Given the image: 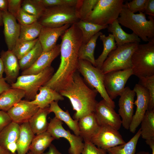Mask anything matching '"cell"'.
Returning a JSON list of instances; mask_svg holds the SVG:
<instances>
[{
  "mask_svg": "<svg viewBox=\"0 0 154 154\" xmlns=\"http://www.w3.org/2000/svg\"><path fill=\"white\" fill-rule=\"evenodd\" d=\"M54 71V68L51 66L37 74L21 75L11 85V88L23 90L26 100L32 101L35 99L39 88L50 79Z\"/></svg>",
  "mask_w": 154,
  "mask_h": 154,
  "instance_id": "obj_8",
  "label": "cell"
},
{
  "mask_svg": "<svg viewBox=\"0 0 154 154\" xmlns=\"http://www.w3.org/2000/svg\"><path fill=\"white\" fill-rule=\"evenodd\" d=\"M123 0H98L89 16L84 21L102 26L117 19L123 7Z\"/></svg>",
  "mask_w": 154,
  "mask_h": 154,
  "instance_id": "obj_5",
  "label": "cell"
},
{
  "mask_svg": "<svg viewBox=\"0 0 154 154\" xmlns=\"http://www.w3.org/2000/svg\"><path fill=\"white\" fill-rule=\"evenodd\" d=\"M148 90L149 100L147 110H154V75L139 78L138 83Z\"/></svg>",
  "mask_w": 154,
  "mask_h": 154,
  "instance_id": "obj_40",
  "label": "cell"
},
{
  "mask_svg": "<svg viewBox=\"0 0 154 154\" xmlns=\"http://www.w3.org/2000/svg\"><path fill=\"white\" fill-rule=\"evenodd\" d=\"M144 13L149 16L154 17V0H148Z\"/></svg>",
  "mask_w": 154,
  "mask_h": 154,
  "instance_id": "obj_47",
  "label": "cell"
},
{
  "mask_svg": "<svg viewBox=\"0 0 154 154\" xmlns=\"http://www.w3.org/2000/svg\"><path fill=\"white\" fill-rule=\"evenodd\" d=\"M136 154H150V153L149 152H148L141 151L138 152Z\"/></svg>",
  "mask_w": 154,
  "mask_h": 154,
  "instance_id": "obj_55",
  "label": "cell"
},
{
  "mask_svg": "<svg viewBox=\"0 0 154 154\" xmlns=\"http://www.w3.org/2000/svg\"><path fill=\"white\" fill-rule=\"evenodd\" d=\"M136 94L129 87L125 88L120 95L118 101V114L121 118L124 128L129 129L133 115L134 97Z\"/></svg>",
  "mask_w": 154,
  "mask_h": 154,
  "instance_id": "obj_15",
  "label": "cell"
},
{
  "mask_svg": "<svg viewBox=\"0 0 154 154\" xmlns=\"http://www.w3.org/2000/svg\"><path fill=\"white\" fill-rule=\"evenodd\" d=\"M77 71L83 76L87 85L97 91L103 99L114 108L115 102L110 98L105 88L104 74L101 69L94 66L88 61L78 60Z\"/></svg>",
  "mask_w": 154,
  "mask_h": 154,
  "instance_id": "obj_9",
  "label": "cell"
},
{
  "mask_svg": "<svg viewBox=\"0 0 154 154\" xmlns=\"http://www.w3.org/2000/svg\"><path fill=\"white\" fill-rule=\"evenodd\" d=\"M148 0H133L126 2L123 6L131 12L135 13L137 12L144 13Z\"/></svg>",
  "mask_w": 154,
  "mask_h": 154,
  "instance_id": "obj_42",
  "label": "cell"
},
{
  "mask_svg": "<svg viewBox=\"0 0 154 154\" xmlns=\"http://www.w3.org/2000/svg\"><path fill=\"white\" fill-rule=\"evenodd\" d=\"M132 75L131 69L112 71L104 74V86L111 100L120 96L127 80Z\"/></svg>",
  "mask_w": 154,
  "mask_h": 154,
  "instance_id": "obj_11",
  "label": "cell"
},
{
  "mask_svg": "<svg viewBox=\"0 0 154 154\" xmlns=\"http://www.w3.org/2000/svg\"><path fill=\"white\" fill-rule=\"evenodd\" d=\"M100 39L102 41L103 49L101 54L95 59L96 67L101 69L102 65L109 54L117 47L114 38L111 33L106 36L104 34L100 36Z\"/></svg>",
  "mask_w": 154,
  "mask_h": 154,
  "instance_id": "obj_32",
  "label": "cell"
},
{
  "mask_svg": "<svg viewBox=\"0 0 154 154\" xmlns=\"http://www.w3.org/2000/svg\"><path fill=\"white\" fill-rule=\"evenodd\" d=\"M58 102L53 101L50 104L48 109L49 113H54L56 118L63 121L75 135H79L78 121L72 118L68 110L66 111L63 110L58 105Z\"/></svg>",
  "mask_w": 154,
  "mask_h": 154,
  "instance_id": "obj_27",
  "label": "cell"
},
{
  "mask_svg": "<svg viewBox=\"0 0 154 154\" xmlns=\"http://www.w3.org/2000/svg\"><path fill=\"white\" fill-rule=\"evenodd\" d=\"M42 27V26L38 21L28 25H20L19 39L22 41H29L37 38Z\"/></svg>",
  "mask_w": 154,
  "mask_h": 154,
  "instance_id": "obj_36",
  "label": "cell"
},
{
  "mask_svg": "<svg viewBox=\"0 0 154 154\" xmlns=\"http://www.w3.org/2000/svg\"><path fill=\"white\" fill-rule=\"evenodd\" d=\"M78 124L79 135L84 141H90L98 132L101 126L98 122L94 112L79 119Z\"/></svg>",
  "mask_w": 154,
  "mask_h": 154,
  "instance_id": "obj_22",
  "label": "cell"
},
{
  "mask_svg": "<svg viewBox=\"0 0 154 154\" xmlns=\"http://www.w3.org/2000/svg\"><path fill=\"white\" fill-rule=\"evenodd\" d=\"M79 20L75 7L57 6L45 8L38 21L42 26L58 27Z\"/></svg>",
  "mask_w": 154,
  "mask_h": 154,
  "instance_id": "obj_7",
  "label": "cell"
},
{
  "mask_svg": "<svg viewBox=\"0 0 154 154\" xmlns=\"http://www.w3.org/2000/svg\"><path fill=\"white\" fill-rule=\"evenodd\" d=\"M148 17L149 20L146 19L144 13L135 14L123 5L117 20L119 24L131 30L143 41L148 42L154 38V17Z\"/></svg>",
  "mask_w": 154,
  "mask_h": 154,
  "instance_id": "obj_3",
  "label": "cell"
},
{
  "mask_svg": "<svg viewBox=\"0 0 154 154\" xmlns=\"http://www.w3.org/2000/svg\"><path fill=\"white\" fill-rule=\"evenodd\" d=\"M3 34L8 50H12L19 39L20 25L16 18L8 12L3 13Z\"/></svg>",
  "mask_w": 154,
  "mask_h": 154,
  "instance_id": "obj_18",
  "label": "cell"
},
{
  "mask_svg": "<svg viewBox=\"0 0 154 154\" xmlns=\"http://www.w3.org/2000/svg\"><path fill=\"white\" fill-rule=\"evenodd\" d=\"M140 124L142 138L145 140L154 139V110L147 111Z\"/></svg>",
  "mask_w": 154,
  "mask_h": 154,
  "instance_id": "obj_34",
  "label": "cell"
},
{
  "mask_svg": "<svg viewBox=\"0 0 154 154\" xmlns=\"http://www.w3.org/2000/svg\"><path fill=\"white\" fill-rule=\"evenodd\" d=\"M102 34V32L100 31L93 36L87 43L81 44L78 52V60H87L96 67L94 50L97 40Z\"/></svg>",
  "mask_w": 154,
  "mask_h": 154,
  "instance_id": "obj_30",
  "label": "cell"
},
{
  "mask_svg": "<svg viewBox=\"0 0 154 154\" xmlns=\"http://www.w3.org/2000/svg\"><path fill=\"white\" fill-rule=\"evenodd\" d=\"M38 40V38L29 41L18 39L11 51L17 59L19 60L32 49Z\"/></svg>",
  "mask_w": 154,
  "mask_h": 154,
  "instance_id": "obj_39",
  "label": "cell"
},
{
  "mask_svg": "<svg viewBox=\"0 0 154 154\" xmlns=\"http://www.w3.org/2000/svg\"><path fill=\"white\" fill-rule=\"evenodd\" d=\"M0 54L3 64L5 80L11 85L19 77L20 69L18 59L11 50H2Z\"/></svg>",
  "mask_w": 154,
  "mask_h": 154,
  "instance_id": "obj_20",
  "label": "cell"
},
{
  "mask_svg": "<svg viewBox=\"0 0 154 154\" xmlns=\"http://www.w3.org/2000/svg\"><path fill=\"white\" fill-rule=\"evenodd\" d=\"M10 153L0 146V154H9Z\"/></svg>",
  "mask_w": 154,
  "mask_h": 154,
  "instance_id": "obj_53",
  "label": "cell"
},
{
  "mask_svg": "<svg viewBox=\"0 0 154 154\" xmlns=\"http://www.w3.org/2000/svg\"><path fill=\"white\" fill-rule=\"evenodd\" d=\"M90 141L98 147L106 150L126 143L118 130L108 125L101 126Z\"/></svg>",
  "mask_w": 154,
  "mask_h": 154,
  "instance_id": "obj_12",
  "label": "cell"
},
{
  "mask_svg": "<svg viewBox=\"0 0 154 154\" xmlns=\"http://www.w3.org/2000/svg\"><path fill=\"white\" fill-rule=\"evenodd\" d=\"M16 18L20 25H26L31 24L38 21L36 16L29 14L21 8L18 13Z\"/></svg>",
  "mask_w": 154,
  "mask_h": 154,
  "instance_id": "obj_43",
  "label": "cell"
},
{
  "mask_svg": "<svg viewBox=\"0 0 154 154\" xmlns=\"http://www.w3.org/2000/svg\"><path fill=\"white\" fill-rule=\"evenodd\" d=\"M61 37L60 64L56 72L43 85L59 93L71 83L77 71L78 52L82 42V33L75 23L72 25Z\"/></svg>",
  "mask_w": 154,
  "mask_h": 154,
  "instance_id": "obj_1",
  "label": "cell"
},
{
  "mask_svg": "<svg viewBox=\"0 0 154 154\" xmlns=\"http://www.w3.org/2000/svg\"><path fill=\"white\" fill-rule=\"evenodd\" d=\"M140 136L139 129L128 142L108 149L107 153L109 154H135L137 142Z\"/></svg>",
  "mask_w": 154,
  "mask_h": 154,
  "instance_id": "obj_33",
  "label": "cell"
},
{
  "mask_svg": "<svg viewBox=\"0 0 154 154\" xmlns=\"http://www.w3.org/2000/svg\"><path fill=\"white\" fill-rule=\"evenodd\" d=\"M34 100L30 101L31 104L37 105L39 108H44L49 106L53 101L63 100L64 99L59 93L46 86H43L39 89Z\"/></svg>",
  "mask_w": 154,
  "mask_h": 154,
  "instance_id": "obj_23",
  "label": "cell"
},
{
  "mask_svg": "<svg viewBox=\"0 0 154 154\" xmlns=\"http://www.w3.org/2000/svg\"><path fill=\"white\" fill-rule=\"evenodd\" d=\"M27 100H21L15 104L7 112L12 121L21 124L28 122L37 112L39 108L31 104Z\"/></svg>",
  "mask_w": 154,
  "mask_h": 154,
  "instance_id": "obj_16",
  "label": "cell"
},
{
  "mask_svg": "<svg viewBox=\"0 0 154 154\" xmlns=\"http://www.w3.org/2000/svg\"><path fill=\"white\" fill-rule=\"evenodd\" d=\"M27 154H32L30 151H29V152H27Z\"/></svg>",
  "mask_w": 154,
  "mask_h": 154,
  "instance_id": "obj_57",
  "label": "cell"
},
{
  "mask_svg": "<svg viewBox=\"0 0 154 154\" xmlns=\"http://www.w3.org/2000/svg\"><path fill=\"white\" fill-rule=\"evenodd\" d=\"M98 92L91 88L77 71L71 83L59 93L69 100L75 111L74 119L78 121L82 117L94 112L98 103L96 98Z\"/></svg>",
  "mask_w": 154,
  "mask_h": 154,
  "instance_id": "obj_2",
  "label": "cell"
},
{
  "mask_svg": "<svg viewBox=\"0 0 154 154\" xmlns=\"http://www.w3.org/2000/svg\"><path fill=\"white\" fill-rule=\"evenodd\" d=\"M75 24L82 33V44L87 43L95 35L101 30L107 28L108 26L100 25L82 20H79Z\"/></svg>",
  "mask_w": 154,
  "mask_h": 154,
  "instance_id": "obj_31",
  "label": "cell"
},
{
  "mask_svg": "<svg viewBox=\"0 0 154 154\" xmlns=\"http://www.w3.org/2000/svg\"><path fill=\"white\" fill-rule=\"evenodd\" d=\"M21 8L27 13L36 16L38 19L45 9L39 0H23Z\"/></svg>",
  "mask_w": 154,
  "mask_h": 154,
  "instance_id": "obj_38",
  "label": "cell"
},
{
  "mask_svg": "<svg viewBox=\"0 0 154 154\" xmlns=\"http://www.w3.org/2000/svg\"><path fill=\"white\" fill-rule=\"evenodd\" d=\"M139 44L131 43L117 46L103 62L100 69L103 73L131 69V56Z\"/></svg>",
  "mask_w": 154,
  "mask_h": 154,
  "instance_id": "obj_6",
  "label": "cell"
},
{
  "mask_svg": "<svg viewBox=\"0 0 154 154\" xmlns=\"http://www.w3.org/2000/svg\"><path fill=\"white\" fill-rule=\"evenodd\" d=\"M23 0H8V12L15 18L21 9Z\"/></svg>",
  "mask_w": 154,
  "mask_h": 154,
  "instance_id": "obj_45",
  "label": "cell"
},
{
  "mask_svg": "<svg viewBox=\"0 0 154 154\" xmlns=\"http://www.w3.org/2000/svg\"><path fill=\"white\" fill-rule=\"evenodd\" d=\"M49 149L48 151L42 154H63L60 152L56 148L55 146L51 144L49 147Z\"/></svg>",
  "mask_w": 154,
  "mask_h": 154,
  "instance_id": "obj_49",
  "label": "cell"
},
{
  "mask_svg": "<svg viewBox=\"0 0 154 154\" xmlns=\"http://www.w3.org/2000/svg\"><path fill=\"white\" fill-rule=\"evenodd\" d=\"M43 52L38 40L32 49L19 60L20 69L23 71L30 67L36 61Z\"/></svg>",
  "mask_w": 154,
  "mask_h": 154,
  "instance_id": "obj_35",
  "label": "cell"
},
{
  "mask_svg": "<svg viewBox=\"0 0 154 154\" xmlns=\"http://www.w3.org/2000/svg\"><path fill=\"white\" fill-rule=\"evenodd\" d=\"M133 75L139 78L154 75V38L139 44L131 57Z\"/></svg>",
  "mask_w": 154,
  "mask_h": 154,
  "instance_id": "obj_4",
  "label": "cell"
},
{
  "mask_svg": "<svg viewBox=\"0 0 154 154\" xmlns=\"http://www.w3.org/2000/svg\"><path fill=\"white\" fill-rule=\"evenodd\" d=\"M84 142L82 154H107L106 150L98 147L90 141Z\"/></svg>",
  "mask_w": 154,
  "mask_h": 154,
  "instance_id": "obj_44",
  "label": "cell"
},
{
  "mask_svg": "<svg viewBox=\"0 0 154 154\" xmlns=\"http://www.w3.org/2000/svg\"><path fill=\"white\" fill-rule=\"evenodd\" d=\"M98 0H78L75 7L80 20L84 21L90 15Z\"/></svg>",
  "mask_w": 154,
  "mask_h": 154,
  "instance_id": "obj_37",
  "label": "cell"
},
{
  "mask_svg": "<svg viewBox=\"0 0 154 154\" xmlns=\"http://www.w3.org/2000/svg\"><path fill=\"white\" fill-rule=\"evenodd\" d=\"M23 90L11 88L0 94V110L7 112L15 104L25 97Z\"/></svg>",
  "mask_w": 154,
  "mask_h": 154,
  "instance_id": "obj_25",
  "label": "cell"
},
{
  "mask_svg": "<svg viewBox=\"0 0 154 154\" xmlns=\"http://www.w3.org/2000/svg\"><path fill=\"white\" fill-rule=\"evenodd\" d=\"M9 154H17L16 153H10Z\"/></svg>",
  "mask_w": 154,
  "mask_h": 154,
  "instance_id": "obj_56",
  "label": "cell"
},
{
  "mask_svg": "<svg viewBox=\"0 0 154 154\" xmlns=\"http://www.w3.org/2000/svg\"><path fill=\"white\" fill-rule=\"evenodd\" d=\"M108 31L113 36L117 46L131 43H139L141 39L134 33L128 34L124 31L116 20L109 25L107 28Z\"/></svg>",
  "mask_w": 154,
  "mask_h": 154,
  "instance_id": "obj_24",
  "label": "cell"
},
{
  "mask_svg": "<svg viewBox=\"0 0 154 154\" xmlns=\"http://www.w3.org/2000/svg\"><path fill=\"white\" fill-rule=\"evenodd\" d=\"M35 136L28 122L20 125V131L17 143V154H26Z\"/></svg>",
  "mask_w": 154,
  "mask_h": 154,
  "instance_id": "obj_26",
  "label": "cell"
},
{
  "mask_svg": "<svg viewBox=\"0 0 154 154\" xmlns=\"http://www.w3.org/2000/svg\"><path fill=\"white\" fill-rule=\"evenodd\" d=\"M20 124L12 121L0 132V146L11 153L17 151Z\"/></svg>",
  "mask_w": 154,
  "mask_h": 154,
  "instance_id": "obj_19",
  "label": "cell"
},
{
  "mask_svg": "<svg viewBox=\"0 0 154 154\" xmlns=\"http://www.w3.org/2000/svg\"><path fill=\"white\" fill-rule=\"evenodd\" d=\"M133 90L137 96L136 99L134 102V104L136 106V108L129 129L131 132L134 133L140 124L147 110L149 94L147 89L139 84H137L135 85Z\"/></svg>",
  "mask_w": 154,
  "mask_h": 154,
  "instance_id": "obj_13",
  "label": "cell"
},
{
  "mask_svg": "<svg viewBox=\"0 0 154 154\" xmlns=\"http://www.w3.org/2000/svg\"><path fill=\"white\" fill-rule=\"evenodd\" d=\"M63 124L62 121L55 117L51 118L46 131L54 139L62 137L66 139L70 145L68 151L70 154H81L84 147L83 139L80 135L72 134L68 130L65 129Z\"/></svg>",
  "mask_w": 154,
  "mask_h": 154,
  "instance_id": "obj_10",
  "label": "cell"
},
{
  "mask_svg": "<svg viewBox=\"0 0 154 154\" xmlns=\"http://www.w3.org/2000/svg\"><path fill=\"white\" fill-rule=\"evenodd\" d=\"M49 106L44 108H39L29 121L30 128L35 135L46 131L48 125L47 117L50 113Z\"/></svg>",
  "mask_w": 154,
  "mask_h": 154,
  "instance_id": "obj_28",
  "label": "cell"
},
{
  "mask_svg": "<svg viewBox=\"0 0 154 154\" xmlns=\"http://www.w3.org/2000/svg\"><path fill=\"white\" fill-rule=\"evenodd\" d=\"M54 139L47 131L35 135L29 150L32 154H42Z\"/></svg>",
  "mask_w": 154,
  "mask_h": 154,
  "instance_id": "obj_29",
  "label": "cell"
},
{
  "mask_svg": "<svg viewBox=\"0 0 154 154\" xmlns=\"http://www.w3.org/2000/svg\"><path fill=\"white\" fill-rule=\"evenodd\" d=\"M12 121L7 112L0 111V132Z\"/></svg>",
  "mask_w": 154,
  "mask_h": 154,
  "instance_id": "obj_46",
  "label": "cell"
},
{
  "mask_svg": "<svg viewBox=\"0 0 154 154\" xmlns=\"http://www.w3.org/2000/svg\"><path fill=\"white\" fill-rule=\"evenodd\" d=\"M71 25L68 24L58 27L42 26L38 38L43 52H48L52 50L56 46L59 37L64 34Z\"/></svg>",
  "mask_w": 154,
  "mask_h": 154,
  "instance_id": "obj_17",
  "label": "cell"
},
{
  "mask_svg": "<svg viewBox=\"0 0 154 154\" xmlns=\"http://www.w3.org/2000/svg\"><path fill=\"white\" fill-rule=\"evenodd\" d=\"M4 72V68L2 60L0 58V79L3 77V74Z\"/></svg>",
  "mask_w": 154,
  "mask_h": 154,
  "instance_id": "obj_52",
  "label": "cell"
},
{
  "mask_svg": "<svg viewBox=\"0 0 154 154\" xmlns=\"http://www.w3.org/2000/svg\"><path fill=\"white\" fill-rule=\"evenodd\" d=\"M146 143L148 145L152 150V154H154V139H150L145 140Z\"/></svg>",
  "mask_w": 154,
  "mask_h": 154,
  "instance_id": "obj_51",
  "label": "cell"
},
{
  "mask_svg": "<svg viewBox=\"0 0 154 154\" xmlns=\"http://www.w3.org/2000/svg\"><path fill=\"white\" fill-rule=\"evenodd\" d=\"M94 113L100 126L108 125L118 130L122 125L120 116L105 100L97 103Z\"/></svg>",
  "mask_w": 154,
  "mask_h": 154,
  "instance_id": "obj_14",
  "label": "cell"
},
{
  "mask_svg": "<svg viewBox=\"0 0 154 154\" xmlns=\"http://www.w3.org/2000/svg\"><path fill=\"white\" fill-rule=\"evenodd\" d=\"M45 8L57 6L76 7L78 0H39Z\"/></svg>",
  "mask_w": 154,
  "mask_h": 154,
  "instance_id": "obj_41",
  "label": "cell"
},
{
  "mask_svg": "<svg viewBox=\"0 0 154 154\" xmlns=\"http://www.w3.org/2000/svg\"><path fill=\"white\" fill-rule=\"evenodd\" d=\"M8 0H0V11H8Z\"/></svg>",
  "mask_w": 154,
  "mask_h": 154,
  "instance_id": "obj_50",
  "label": "cell"
},
{
  "mask_svg": "<svg viewBox=\"0 0 154 154\" xmlns=\"http://www.w3.org/2000/svg\"><path fill=\"white\" fill-rule=\"evenodd\" d=\"M60 53V44H56L52 50L43 52L35 63L30 67L22 71L21 75L36 74L51 66L53 61Z\"/></svg>",
  "mask_w": 154,
  "mask_h": 154,
  "instance_id": "obj_21",
  "label": "cell"
},
{
  "mask_svg": "<svg viewBox=\"0 0 154 154\" xmlns=\"http://www.w3.org/2000/svg\"><path fill=\"white\" fill-rule=\"evenodd\" d=\"M3 12L0 11V27L3 25Z\"/></svg>",
  "mask_w": 154,
  "mask_h": 154,
  "instance_id": "obj_54",
  "label": "cell"
},
{
  "mask_svg": "<svg viewBox=\"0 0 154 154\" xmlns=\"http://www.w3.org/2000/svg\"><path fill=\"white\" fill-rule=\"evenodd\" d=\"M11 88V86L6 82L5 78L0 79V94Z\"/></svg>",
  "mask_w": 154,
  "mask_h": 154,
  "instance_id": "obj_48",
  "label": "cell"
}]
</instances>
